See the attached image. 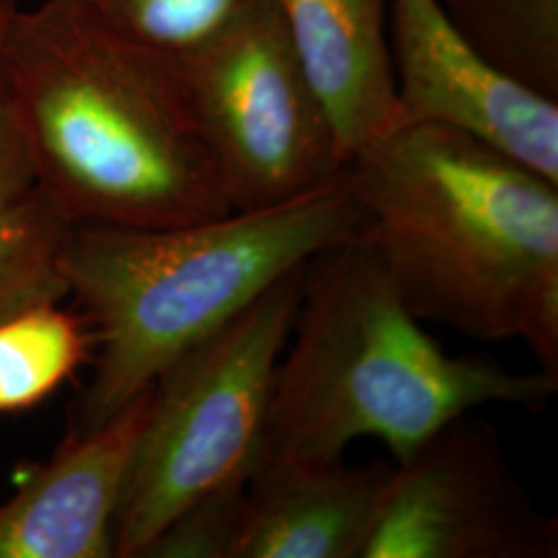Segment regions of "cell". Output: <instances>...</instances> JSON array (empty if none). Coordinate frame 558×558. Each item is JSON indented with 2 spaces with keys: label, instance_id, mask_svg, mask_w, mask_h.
Listing matches in <instances>:
<instances>
[{
  "label": "cell",
  "instance_id": "1",
  "mask_svg": "<svg viewBox=\"0 0 558 558\" xmlns=\"http://www.w3.org/2000/svg\"><path fill=\"white\" fill-rule=\"evenodd\" d=\"M36 186L73 226L166 228L232 211L177 52L80 0L21 4L0 73Z\"/></svg>",
  "mask_w": 558,
  "mask_h": 558
},
{
  "label": "cell",
  "instance_id": "2",
  "mask_svg": "<svg viewBox=\"0 0 558 558\" xmlns=\"http://www.w3.org/2000/svg\"><path fill=\"white\" fill-rule=\"evenodd\" d=\"M366 234L420 320L521 339L558 373V184L439 122H399L348 161Z\"/></svg>",
  "mask_w": 558,
  "mask_h": 558
},
{
  "label": "cell",
  "instance_id": "3",
  "mask_svg": "<svg viewBox=\"0 0 558 558\" xmlns=\"http://www.w3.org/2000/svg\"><path fill=\"white\" fill-rule=\"evenodd\" d=\"M364 232L348 166L300 197L211 220L73 226L62 271L94 341V373L73 430L119 414L279 279Z\"/></svg>",
  "mask_w": 558,
  "mask_h": 558
},
{
  "label": "cell",
  "instance_id": "4",
  "mask_svg": "<svg viewBox=\"0 0 558 558\" xmlns=\"http://www.w3.org/2000/svg\"><path fill=\"white\" fill-rule=\"evenodd\" d=\"M557 389L558 373H513L495 360L447 354L399 296L364 232L304 265L265 453L336 459L354 440L377 439L401 463L476 408L538 410Z\"/></svg>",
  "mask_w": 558,
  "mask_h": 558
},
{
  "label": "cell",
  "instance_id": "5",
  "mask_svg": "<svg viewBox=\"0 0 558 558\" xmlns=\"http://www.w3.org/2000/svg\"><path fill=\"white\" fill-rule=\"evenodd\" d=\"M302 271L279 279L154 383L114 518V557H145L184 509L244 484L257 468Z\"/></svg>",
  "mask_w": 558,
  "mask_h": 558
},
{
  "label": "cell",
  "instance_id": "6",
  "mask_svg": "<svg viewBox=\"0 0 558 558\" xmlns=\"http://www.w3.org/2000/svg\"><path fill=\"white\" fill-rule=\"evenodd\" d=\"M177 54L232 209L294 199L345 170L333 126L276 0H248Z\"/></svg>",
  "mask_w": 558,
  "mask_h": 558
},
{
  "label": "cell",
  "instance_id": "7",
  "mask_svg": "<svg viewBox=\"0 0 558 558\" xmlns=\"http://www.w3.org/2000/svg\"><path fill=\"white\" fill-rule=\"evenodd\" d=\"M558 521L519 484L497 430L463 414L401 463L360 558H557Z\"/></svg>",
  "mask_w": 558,
  "mask_h": 558
},
{
  "label": "cell",
  "instance_id": "8",
  "mask_svg": "<svg viewBox=\"0 0 558 558\" xmlns=\"http://www.w3.org/2000/svg\"><path fill=\"white\" fill-rule=\"evenodd\" d=\"M401 122H439L558 184V101L502 75L440 0H389Z\"/></svg>",
  "mask_w": 558,
  "mask_h": 558
},
{
  "label": "cell",
  "instance_id": "9",
  "mask_svg": "<svg viewBox=\"0 0 558 558\" xmlns=\"http://www.w3.org/2000/svg\"><path fill=\"white\" fill-rule=\"evenodd\" d=\"M151 387L100 426L73 430L0 502V558L114 557V518Z\"/></svg>",
  "mask_w": 558,
  "mask_h": 558
},
{
  "label": "cell",
  "instance_id": "10",
  "mask_svg": "<svg viewBox=\"0 0 558 558\" xmlns=\"http://www.w3.org/2000/svg\"><path fill=\"white\" fill-rule=\"evenodd\" d=\"M393 468L265 453L244 486L232 558H360Z\"/></svg>",
  "mask_w": 558,
  "mask_h": 558
},
{
  "label": "cell",
  "instance_id": "11",
  "mask_svg": "<svg viewBox=\"0 0 558 558\" xmlns=\"http://www.w3.org/2000/svg\"><path fill=\"white\" fill-rule=\"evenodd\" d=\"M345 161L401 122L389 0H276Z\"/></svg>",
  "mask_w": 558,
  "mask_h": 558
},
{
  "label": "cell",
  "instance_id": "12",
  "mask_svg": "<svg viewBox=\"0 0 558 558\" xmlns=\"http://www.w3.org/2000/svg\"><path fill=\"white\" fill-rule=\"evenodd\" d=\"M480 57L558 101V0H440Z\"/></svg>",
  "mask_w": 558,
  "mask_h": 558
},
{
  "label": "cell",
  "instance_id": "13",
  "mask_svg": "<svg viewBox=\"0 0 558 558\" xmlns=\"http://www.w3.org/2000/svg\"><path fill=\"white\" fill-rule=\"evenodd\" d=\"M94 348L80 313L40 304L0 323V414L27 410L57 391Z\"/></svg>",
  "mask_w": 558,
  "mask_h": 558
},
{
  "label": "cell",
  "instance_id": "14",
  "mask_svg": "<svg viewBox=\"0 0 558 558\" xmlns=\"http://www.w3.org/2000/svg\"><path fill=\"white\" fill-rule=\"evenodd\" d=\"M71 230L38 186L0 214V323L69 299L62 257Z\"/></svg>",
  "mask_w": 558,
  "mask_h": 558
},
{
  "label": "cell",
  "instance_id": "15",
  "mask_svg": "<svg viewBox=\"0 0 558 558\" xmlns=\"http://www.w3.org/2000/svg\"><path fill=\"white\" fill-rule=\"evenodd\" d=\"M122 32L182 52L207 38L248 0H80Z\"/></svg>",
  "mask_w": 558,
  "mask_h": 558
},
{
  "label": "cell",
  "instance_id": "16",
  "mask_svg": "<svg viewBox=\"0 0 558 558\" xmlns=\"http://www.w3.org/2000/svg\"><path fill=\"white\" fill-rule=\"evenodd\" d=\"M244 486L221 488L184 509L143 558H232Z\"/></svg>",
  "mask_w": 558,
  "mask_h": 558
},
{
  "label": "cell",
  "instance_id": "17",
  "mask_svg": "<svg viewBox=\"0 0 558 558\" xmlns=\"http://www.w3.org/2000/svg\"><path fill=\"white\" fill-rule=\"evenodd\" d=\"M34 189L36 177L0 83V214L27 197Z\"/></svg>",
  "mask_w": 558,
  "mask_h": 558
},
{
  "label": "cell",
  "instance_id": "18",
  "mask_svg": "<svg viewBox=\"0 0 558 558\" xmlns=\"http://www.w3.org/2000/svg\"><path fill=\"white\" fill-rule=\"evenodd\" d=\"M21 0H0V73H2V59H4V48L7 40L13 27V21L20 13Z\"/></svg>",
  "mask_w": 558,
  "mask_h": 558
}]
</instances>
